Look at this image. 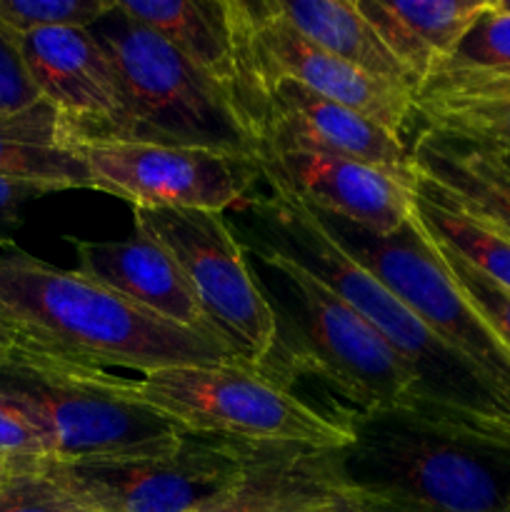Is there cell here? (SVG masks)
<instances>
[{"mask_svg": "<svg viewBox=\"0 0 510 512\" xmlns=\"http://www.w3.org/2000/svg\"><path fill=\"white\" fill-rule=\"evenodd\" d=\"M260 168V165H258ZM268 195L250 203V243L265 245L318 275L368 320L415 378L413 408L495 435H510V403L483 370L440 340L398 295L360 268L320 228L308 205L260 168Z\"/></svg>", "mask_w": 510, "mask_h": 512, "instance_id": "1", "label": "cell"}, {"mask_svg": "<svg viewBox=\"0 0 510 512\" xmlns=\"http://www.w3.org/2000/svg\"><path fill=\"white\" fill-rule=\"evenodd\" d=\"M0 313L18 350L80 368H125L150 375L180 365L238 363L225 343L148 313L88 278L23 250L0 255Z\"/></svg>", "mask_w": 510, "mask_h": 512, "instance_id": "2", "label": "cell"}, {"mask_svg": "<svg viewBox=\"0 0 510 512\" xmlns=\"http://www.w3.org/2000/svg\"><path fill=\"white\" fill-rule=\"evenodd\" d=\"M340 485L378 512H510V435L413 405L345 410Z\"/></svg>", "mask_w": 510, "mask_h": 512, "instance_id": "3", "label": "cell"}, {"mask_svg": "<svg viewBox=\"0 0 510 512\" xmlns=\"http://www.w3.org/2000/svg\"><path fill=\"white\" fill-rule=\"evenodd\" d=\"M245 248L273 273L280 333L275 380L288 388L293 375H315L335 390L353 413L415 403L408 365L335 290L295 260L248 243Z\"/></svg>", "mask_w": 510, "mask_h": 512, "instance_id": "4", "label": "cell"}, {"mask_svg": "<svg viewBox=\"0 0 510 512\" xmlns=\"http://www.w3.org/2000/svg\"><path fill=\"white\" fill-rule=\"evenodd\" d=\"M0 390L28 405L55 460L160 458L188 430L123 390L118 375L15 350L0 368Z\"/></svg>", "mask_w": 510, "mask_h": 512, "instance_id": "5", "label": "cell"}, {"mask_svg": "<svg viewBox=\"0 0 510 512\" xmlns=\"http://www.w3.org/2000/svg\"><path fill=\"white\" fill-rule=\"evenodd\" d=\"M123 80L133 140L258 160V140L228 93L163 35L118 8L93 25Z\"/></svg>", "mask_w": 510, "mask_h": 512, "instance_id": "6", "label": "cell"}, {"mask_svg": "<svg viewBox=\"0 0 510 512\" xmlns=\"http://www.w3.org/2000/svg\"><path fill=\"white\" fill-rule=\"evenodd\" d=\"M120 385L188 433L323 450L350 443L345 410L323 413L270 375L240 363L163 368L140 380L120 378Z\"/></svg>", "mask_w": 510, "mask_h": 512, "instance_id": "7", "label": "cell"}, {"mask_svg": "<svg viewBox=\"0 0 510 512\" xmlns=\"http://www.w3.org/2000/svg\"><path fill=\"white\" fill-rule=\"evenodd\" d=\"M135 230L158 240L188 278L200 308L240 365L275 380L280 333L248 248L223 213L133 208Z\"/></svg>", "mask_w": 510, "mask_h": 512, "instance_id": "8", "label": "cell"}, {"mask_svg": "<svg viewBox=\"0 0 510 512\" xmlns=\"http://www.w3.org/2000/svg\"><path fill=\"white\" fill-rule=\"evenodd\" d=\"M310 213L345 255L398 295L440 340L483 370L510 403V350L455 285L415 213L390 235H378L323 210L310 208Z\"/></svg>", "mask_w": 510, "mask_h": 512, "instance_id": "9", "label": "cell"}, {"mask_svg": "<svg viewBox=\"0 0 510 512\" xmlns=\"http://www.w3.org/2000/svg\"><path fill=\"white\" fill-rule=\"evenodd\" d=\"M243 73V108L255 140L263 138L265 95L283 80L303 85L333 103L348 105L403 135L415 115V95L403 85L370 78L325 53L273 10L270 0H228Z\"/></svg>", "mask_w": 510, "mask_h": 512, "instance_id": "10", "label": "cell"}, {"mask_svg": "<svg viewBox=\"0 0 510 512\" xmlns=\"http://www.w3.org/2000/svg\"><path fill=\"white\" fill-rule=\"evenodd\" d=\"M248 443L188 433L178 450L133 460H35L73 500L93 512H193L240 478Z\"/></svg>", "mask_w": 510, "mask_h": 512, "instance_id": "11", "label": "cell"}, {"mask_svg": "<svg viewBox=\"0 0 510 512\" xmlns=\"http://www.w3.org/2000/svg\"><path fill=\"white\" fill-rule=\"evenodd\" d=\"M93 190L133 208H185L223 213L260 178L258 160L143 140H78Z\"/></svg>", "mask_w": 510, "mask_h": 512, "instance_id": "12", "label": "cell"}, {"mask_svg": "<svg viewBox=\"0 0 510 512\" xmlns=\"http://www.w3.org/2000/svg\"><path fill=\"white\" fill-rule=\"evenodd\" d=\"M15 40L40 98L68 120L78 140H133L123 80L93 30L48 28Z\"/></svg>", "mask_w": 510, "mask_h": 512, "instance_id": "13", "label": "cell"}, {"mask_svg": "<svg viewBox=\"0 0 510 512\" xmlns=\"http://www.w3.org/2000/svg\"><path fill=\"white\" fill-rule=\"evenodd\" d=\"M258 165L305 205L378 235L403 228L415 213V175L388 173L318 148H263Z\"/></svg>", "mask_w": 510, "mask_h": 512, "instance_id": "14", "label": "cell"}, {"mask_svg": "<svg viewBox=\"0 0 510 512\" xmlns=\"http://www.w3.org/2000/svg\"><path fill=\"white\" fill-rule=\"evenodd\" d=\"M290 145L328 150L403 178L415 175L403 135L348 105L333 103L293 80H283L265 95L260 150Z\"/></svg>", "mask_w": 510, "mask_h": 512, "instance_id": "15", "label": "cell"}, {"mask_svg": "<svg viewBox=\"0 0 510 512\" xmlns=\"http://www.w3.org/2000/svg\"><path fill=\"white\" fill-rule=\"evenodd\" d=\"M73 245L80 273L158 318L223 343L180 265L158 240L135 230L128 240H73Z\"/></svg>", "mask_w": 510, "mask_h": 512, "instance_id": "16", "label": "cell"}, {"mask_svg": "<svg viewBox=\"0 0 510 512\" xmlns=\"http://www.w3.org/2000/svg\"><path fill=\"white\" fill-rule=\"evenodd\" d=\"M338 450L248 443L240 478L193 512H338Z\"/></svg>", "mask_w": 510, "mask_h": 512, "instance_id": "17", "label": "cell"}, {"mask_svg": "<svg viewBox=\"0 0 510 512\" xmlns=\"http://www.w3.org/2000/svg\"><path fill=\"white\" fill-rule=\"evenodd\" d=\"M115 8L163 35L233 98L245 118L243 73L228 0H115Z\"/></svg>", "mask_w": 510, "mask_h": 512, "instance_id": "18", "label": "cell"}, {"mask_svg": "<svg viewBox=\"0 0 510 512\" xmlns=\"http://www.w3.org/2000/svg\"><path fill=\"white\" fill-rule=\"evenodd\" d=\"M410 158L415 173L458 208L510 238V168L498 150L423 128L410 145Z\"/></svg>", "mask_w": 510, "mask_h": 512, "instance_id": "19", "label": "cell"}, {"mask_svg": "<svg viewBox=\"0 0 510 512\" xmlns=\"http://www.w3.org/2000/svg\"><path fill=\"white\" fill-rule=\"evenodd\" d=\"M355 5L410 75L418 95L435 68L453 53L460 38L483 13L488 0H355Z\"/></svg>", "mask_w": 510, "mask_h": 512, "instance_id": "20", "label": "cell"}, {"mask_svg": "<svg viewBox=\"0 0 510 512\" xmlns=\"http://www.w3.org/2000/svg\"><path fill=\"white\" fill-rule=\"evenodd\" d=\"M0 175L58 190L93 188L78 135L48 100L0 115Z\"/></svg>", "mask_w": 510, "mask_h": 512, "instance_id": "21", "label": "cell"}, {"mask_svg": "<svg viewBox=\"0 0 510 512\" xmlns=\"http://www.w3.org/2000/svg\"><path fill=\"white\" fill-rule=\"evenodd\" d=\"M275 13L288 20L303 38L348 63L350 68L403 85L415 95L410 75L368 23L358 5L348 0H270Z\"/></svg>", "mask_w": 510, "mask_h": 512, "instance_id": "22", "label": "cell"}, {"mask_svg": "<svg viewBox=\"0 0 510 512\" xmlns=\"http://www.w3.org/2000/svg\"><path fill=\"white\" fill-rule=\"evenodd\" d=\"M415 115L423 118L425 130L510 150V83L423 88L415 95Z\"/></svg>", "mask_w": 510, "mask_h": 512, "instance_id": "23", "label": "cell"}, {"mask_svg": "<svg viewBox=\"0 0 510 512\" xmlns=\"http://www.w3.org/2000/svg\"><path fill=\"white\" fill-rule=\"evenodd\" d=\"M415 218L430 238L458 253L485 278L510 293L508 235L465 213L420 173H415Z\"/></svg>", "mask_w": 510, "mask_h": 512, "instance_id": "24", "label": "cell"}, {"mask_svg": "<svg viewBox=\"0 0 510 512\" xmlns=\"http://www.w3.org/2000/svg\"><path fill=\"white\" fill-rule=\"evenodd\" d=\"M468 83H510V15L490 8V0L423 88Z\"/></svg>", "mask_w": 510, "mask_h": 512, "instance_id": "25", "label": "cell"}, {"mask_svg": "<svg viewBox=\"0 0 510 512\" xmlns=\"http://www.w3.org/2000/svg\"><path fill=\"white\" fill-rule=\"evenodd\" d=\"M113 0H0V25L15 38L48 28H93Z\"/></svg>", "mask_w": 510, "mask_h": 512, "instance_id": "26", "label": "cell"}, {"mask_svg": "<svg viewBox=\"0 0 510 512\" xmlns=\"http://www.w3.org/2000/svg\"><path fill=\"white\" fill-rule=\"evenodd\" d=\"M78 505L38 468L35 460H8L0 480V512H73Z\"/></svg>", "mask_w": 510, "mask_h": 512, "instance_id": "27", "label": "cell"}, {"mask_svg": "<svg viewBox=\"0 0 510 512\" xmlns=\"http://www.w3.org/2000/svg\"><path fill=\"white\" fill-rule=\"evenodd\" d=\"M433 243L435 248H438L448 273L453 275L455 285L463 290L468 303L483 315L485 323L493 328V333L498 335V338L505 343V348L510 350V293L508 290H503L498 283L485 278V275L480 273V270H475L468 260L460 258L458 253L445 248V245L438 243L435 238Z\"/></svg>", "mask_w": 510, "mask_h": 512, "instance_id": "28", "label": "cell"}, {"mask_svg": "<svg viewBox=\"0 0 510 512\" xmlns=\"http://www.w3.org/2000/svg\"><path fill=\"white\" fill-rule=\"evenodd\" d=\"M0 455L8 460L55 458L50 435L28 405L0 390Z\"/></svg>", "mask_w": 510, "mask_h": 512, "instance_id": "29", "label": "cell"}, {"mask_svg": "<svg viewBox=\"0 0 510 512\" xmlns=\"http://www.w3.org/2000/svg\"><path fill=\"white\" fill-rule=\"evenodd\" d=\"M40 100L43 98L25 68L18 40L0 25V115L20 113Z\"/></svg>", "mask_w": 510, "mask_h": 512, "instance_id": "30", "label": "cell"}, {"mask_svg": "<svg viewBox=\"0 0 510 512\" xmlns=\"http://www.w3.org/2000/svg\"><path fill=\"white\" fill-rule=\"evenodd\" d=\"M48 193H60L58 188L45 183H35V180H20V178H3L0 175V225L15 220L18 210L23 208L28 200L43 198Z\"/></svg>", "mask_w": 510, "mask_h": 512, "instance_id": "31", "label": "cell"}, {"mask_svg": "<svg viewBox=\"0 0 510 512\" xmlns=\"http://www.w3.org/2000/svg\"><path fill=\"white\" fill-rule=\"evenodd\" d=\"M15 350H18V335H15V330L10 328L5 315L0 313V368L13 358Z\"/></svg>", "mask_w": 510, "mask_h": 512, "instance_id": "32", "label": "cell"}, {"mask_svg": "<svg viewBox=\"0 0 510 512\" xmlns=\"http://www.w3.org/2000/svg\"><path fill=\"white\" fill-rule=\"evenodd\" d=\"M338 512H378L373 508H368V505L363 503V500L355 498L353 493H348V490L340 485V500H338Z\"/></svg>", "mask_w": 510, "mask_h": 512, "instance_id": "33", "label": "cell"}, {"mask_svg": "<svg viewBox=\"0 0 510 512\" xmlns=\"http://www.w3.org/2000/svg\"><path fill=\"white\" fill-rule=\"evenodd\" d=\"M490 8L498 10V13L510 15V0H490Z\"/></svg>", "mask_w": 510, "mask_h": 512, "instance_id": "34", "label": "cell"}, {"mask_svg": "<svg viewBox=\"0 0 510 512\" xmlns=\"http://www.w3.org/2000/svg\"><path fill=\"white\" fill-rule=\"evenodd\" d=\"M5 473H8V458H3V455H0V480L5 478Z\"/></svg>", "mask_w": 510, "mask_h": 512, "instance_id": "35", "label": "cell"}, {"mask_svg": "<svg viewBox=\"0 0 510 512\" xmlns=\"http://www.w3.org/2000/svg\"><path fill=\"white\" fill-rule=\"evenodd\" d=\"M493 150H498V148H493ZM498 155L503 158V163L510 168V150H498Z\"/></svg>", "mask_w": 510, "mask_h": 512, "instance_id": "36", "label": "cell"}, {"mask_svg": "<svg viewBox=\"0 0 510 512\" xmlns=\"http://www.w3.org/2000/svg\"><path fill=\"white\" fill-rule=\"evenodd\" d=\"M73 512H93V510H85V508H75Z\"/></svg>", "mask_w": 510, "mask_h": 512, "instance_id": "37", "label": "cell"}]
</instances>
